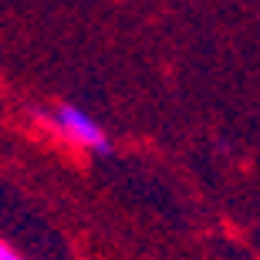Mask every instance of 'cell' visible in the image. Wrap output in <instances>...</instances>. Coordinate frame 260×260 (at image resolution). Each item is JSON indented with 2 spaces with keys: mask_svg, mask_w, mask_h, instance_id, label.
<instances>
[{
  "mask_svg": "<svg viewBox=\"0 0 260 260\" xmlns=\"http://www.w3.org/2000/svg\"><path fill=\"white\" fill-rule=\"evenodd\" d=\"M51 125L58 128L68 142L85 145L91 152H108V135H105V128H102V122H95V118L88 115V112H81V108L61 105L58 112L51 115Z\"/></svg>",
  "mask_w": 260,
  "mask_h": 260,
  "instance_id": "obj_1",
  "label": "cell"
},
{
  "mask_svg": "<svg viewBox=\"0 0 260 260\" xmlns=\"http://www.w3.org/2000/svg\"><path fill=\"white\" fill-rule=\"evenodd\" d=\"M0 260H17V257H14V250H10V247H4V250H0Z\"/></svg>",
  "mask_w": 260,
  "mask_h": 260,
  "instance_id": "obj_2",
  "label": "cell"
}]
</instances>
